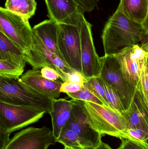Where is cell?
Listing matches in <instances>:
<instances>
[{
    "mask_svg": "<svg viewBox=\"0 0 148 149\" xmlns=\"http://www.w3.org/2000/svg\"><path fill=\"white\" fill-rule=\"evenodd\" d=\"M105 56H114L127 48L148 42L142 24L129 19L119 9L109 17L102 35Z\"/></svg>",
    "mask_w": 148,
    "mask_h": 149,
    "instance_id": "obj_1",
    "label": "cell"
},
{
    "mask_svg": "<svg viewBox=\"0 0 148 149\" xmlns=\"http://www.w3.org/2000/svg\"><path fill=\"white\" fill-rule=\"evenodd\" d=\"M52 99L40 93L18 79L0 78V102L18 106L51 110Z\"/></svg>",
    "mask_w": 148,
    "mask_h": 149,
    "instance_id": "obj_2",
    "label": "cell"
},
{
    "mask_svg": "<svg viewBox=\"0 0 148 149\" xmlns=\"http://www.w3.org/2000/svg\"><path fill=\"white\" fill-rule=\"evenodd\" d=\"M84 102V109L90 121L101 135H108L132 140L127 123L120 113L105 105Z\"/></svg>",
    "mask_w": 148,
    "mask_h": 149,
    "instance_id": "obj_3",
    "label": "cell"
},
{
    "mask_svg": "<svg viewBox=\"0 0 148 149\" xmlns=\"http://www.w3.org/2000/svg\"><path fill=\"white\" fill-rule=\"evenodd\" d=\"M0 32L3 33L23 53L33 45V31L29 19L0 8Z\"/></svg>",
    "mask_w": 148,
    "mask_h": 149,
    "instance_id": "obj_4",
    "label": "cell"
},
{
    "mask_svg": "<svg viewBox=\"0 0 148 149\" xmlns=\"http://www.w3.org/2000/svg\"><path fill=\"white\" fill-rule=\"evenodd\" d=\"M23 56L33 69L39 70L45 67L54 69L58 72L63 82H68L69 75L76 71L47 48L34 31L32 48L23 54Z\"/></svg>",
    "mask_w": 148,
    "mask_h": 149,
    "instance_id": "obj_5",
    "label": "cell"
},
{
    "mask_svg": "<svg viewBox=\"0 0 148 149\" xmlns=\"http://www.w3.org/2000/svg\"><path fill=\"white\" fill-rule=\"evenodd\" d=\"M46 113L40 108L0 102V129L11 134L37 122Z\"/></svg>",
    "mask_w": 148,
    "mask_h": 149,
    "instance_id": "obj_6",
    "label": "cell"
},
{
    "mask_svg": "<svg viewBox=\"0 0 148 149\" xmlns=\"http://www.w3.org/2000/svg\"><path fill=\"white\" fill-rule=\"evenodd\" d=\"M102 67L100 76L117 93L124 110L129 107L137 87L130 84L123 75L114 56L101 57Z\"/></svg>",
    "mask_w": 148,
    "mask_h": 149,
    "instance_id": "obj_7",
    "label": "cell"
},
{
    "mask_svg": "<svg viewBox=\"0 0 148 149\" xmlns=\"http://www.w3.org/2000/svg\"><path fill=\"white\" fill-rule=\"evenodd\" d=\"M81 35L82 73L86 81L100 76L102 67L101 57L96 52L92 35V25L81 12L78 16Z\"/></svg>",
    "mask_w": 148,
    "mask_h": 149,
    "instance_id": "obj_8",
    "label": "cell"
},
{
    "mask_svg": "<svg viewBox=\"0 0 148 149\" xmlns=\"http://www.w3.org/2000/svg\"><path fill=\"white\" fill-rule=\"evenodd\" d=\"M58 46L64 62L73 70L82 73L81 35L77 24L58 23Z\"/></svg>",
    "mask_w": 148,
    "mask_h": 149,
    "instance_id": "obj_9",
    "label": "cell"
},
{
    "mask_svg": "<svg viewBox=\"0 0 148 149\" xmlns=\"http://www.w3.org/2000/svg\"><path fill=\"white\" fill-rule=\"evenodd\" d=\"M127 80L137 87L143 66L148 57V42L127 48L114 55Z\"/></svg>",
    "mask_w": 148,
    "mask_h": 149,
    "instance_id": "obj_10",
    "label": "cell"
},
{
    "mask_svg": "<svg viewBox=\"0 0 148 149\" xmlns=\"http://www.w3.org/2000/svg\"><path fill=\"white\" fill-rule=\"evenodd\" d=\"M56 143L53 131L47 127H31L16 133L4 149H47Z\"/></svg>",
    "mask_w": 148,
    "mask_h": 149,
    "instance_id": "obj_11",
    "label": "cell"
},
{
    "mask_svg": "<svg viewBox=\"0 0 148 149\" xmlns=\"http://www.w3.org/2000/svg\"><path fill=\"white\" fill-rule=\"evenodd\" d=\"M72 100L74 104L71 116L64 127L74 131L87 143L89 149L94 148L101 141L102 135L88 117L84 102Z\"/></svg>",
    "mask_w": 148,
    "mask_h": 149,
    "instance_id": "obj_12",
    "label": "cell"
},
{
    "mask_svg": "<svg viewBox=\"0 0 148 149\" xmlns=\"http://www.w3.org/2000/svg\"><path fill=\"white\" fill-rule=\"evenodd\" d=\"M45 1L49 17L57 23L77 24L79 13L83 12L74 0H45Z\"/></svg>",
    "mask_w": 148,
    "mask_h": 149,
    "instance_id": "obj_13",
    "label": "cell"
},
{
    "mask_svg": "<svg viewBox=\"0 0 148 149\" xmlns=\"http://www.w3.org/2000/svg\"><path fill=\"white\" fill-rule=\"evenodd\" d=\"M20 79L38 93L52 100L58 99L61 95L60 88L63 82L43 78L39 70L33 69L27 71L21 76Z\"/></svg>",
    "mask_w": 148,
    "mask_h": 149,
    "instance_id": "obj_14",
    "label": "cell"
},
{
    "mask_svg": "<svg viewBox=\"0 0 148 149\" xmlns=\"http://www.w3.org/2000/svg\"><path fill=\"white\" fill-rule=\"evenodd\" d=\"M120 113L128 129H137L148 133V108L138 89L129 107Z\"/></svg>",
    "mask_w": 148,
    "mask_h": 149,
    "instance_id": "obj_15",
    "label": "cell"
},
{
    "mask_svg": "<svg viewBox=\"0 0 148 149\" xmlns=\"http://www.w3.org/2000/svg\"><path fill=\"white\" fill-rule=\"evenodd\" d=\"M73 103L72 100L64 99H53L51 110L49 113L51 116L52 131L56 140L59 138L61 132L71 116Z\"/></svg>",
    "mask_w": 148,
    "mask_h": 149,
    "instance_id": "obj_16",
    "label": "cell"
},
{
    "mask_svg": "<svg viewBox=\"0 0 148 149\" xmlns=\"http://www.w3.org/2000/svg\"><path fill=\"white\" fill-rule=\"evenodd\" d=\"M32 29L33 31L42 41L46 47L64 61L58 48V23L50 19L44 20L36 24Z\"/></svg>",
    "mask_w": 148,
    "mask_h": 149,
    "instance_id": "obj_17",
    "label": "cell"
},
{
    "mask_svg": "<svg viewBox=\"0 0 148 149\" xmlns=\"http://www.w3.org/2000/svg\"><path fill=\"white\" fill-rule=\"evenodd\" d=\"M0 60L24 69L27 62L21 51L3 33L0 32Z\"/></svg>",
    "mask_w": 148,
    "mask_h": 149,
    "instance_id": "obj_18",
    "label": "cell"
},
{
    "mask_svg": "<svg viewBox=\"0 0 148 149\" xmlns=\"http://www.w3.org/2000/svg\"><path fill=\"white\" fill-rule=\"evenodd\" d=\"M129 19L142 24L148 13V0H120L118 7Z\"/></svg>",
    "mask_w": 148,
    "mask_h": 149,
    "instance_id": "obj_19",
    "label": "cell"
},
{
    "mask_svg": "<svg viewBox=\"0 0 148 149\" xmlns=\"http://www.w3.org/2000/svg\"><path fill=\"white\" fill-rule=\"evenodd\" d=\"M36 5L35 0H6L4 8L29 20L35 15Z\"/></svg>",
    "mask_w": 148,
    "mask_h": 149,
    "instance_id": "obj_20",
    "label": "cell"
},
{
    "mask_svg": "<svg viewBox=\"0 0 148 149\" xmlns=\"http://www.w3.org/2000/svg\"><path fill=\"white\" fill-rule=\"evenodd\" d=\"M56 143L62 144L64 147H81L89 149L87 143L74 131L64 127L60 136L56 140Z\"/></svg>",
    "mask_w": 148,
    "mask_h": 149,
    "instance_id": "obj_21",
    "label": "cell"
},
{
    "mask_svg": "<svg viewBox=\"0 0 148 149\" xmlns=\"http://www.w3.org/2000/svg\"><path fill=\"white\" fill-rule=\"evenodd\" d=\"M84 85L98 97L105 106L108 107L105 93L104 81L101 76L92 77L87 80L84 82Z\"/></svg>",
    "mask_w": 148,
    "mask_h": 149,
    "instance_id": "obj_22",
    "label": "cell"
},
{
    "mask_svg": "<svg viewBox=\"0 0 148 149\" xmlns=\"http://www.w3.org/2000/svg\"><path fill=\"white\" fill-rule=\"evenodd\" d=\"M23 72L24 69H20L8 62L0 60V78L18 79Z\"/></svg>",
    "mask_w": 148,
    "mask_h": 149,
    "instance_id": "obj_23",
    "label": "cell"
},
{
    "mask_svg": "<svg viewBox=\"0 0 148 149\" xmlns=\"http://www.w3.org/2000/svg\"><path fill=\"white\" fill-rule=\"evenodd\" d=\"M104 86L108 107L120 113L125 111L120 98L114 89L105 81Z\"/></svg>",
    "mask_w": 148,
    "mask_h": 149,
    "instance_id": "obj_24",
    "label": "cell"
},
{
    "mask_svg": "<svg viewBox=\"0 0 148 149\" xmlns=\"http://www.w3.org/2000/svg\"><path fill=\"white\" fill-rule=\"evenodd\" d=\"M67 94L74 100H79L83 101L93 102L100 105H105L98 97H96L92 92H90L84 85L78 92L67 93Z\"/></svg>",
    "mask_w": 148,
    "mask_h": 149,
    "instance_id": "obj_25",
    "label": "cell"
},
{
    "mask_svg": "<svg viewBox=\"0 0 148 149\" xmlns=\"http://www.w3.org/2000/svg\"><path fill=\"white\" fill-rule=\"evenodd\" d=\"M137 89L140 93L148 108V57L142 69Z\"/></svg>",
    "mask_w": 148,
    "mask_h": 149,
    "instance_id": "obj_26",
    "label": "cell"
},
{
    "mask_svg": "<svg viewBox=\"0 0 148 149\" xmlns=\"http://www.w3.org/2000/svg\"><path fill=\"white\" fill-rule=\"evenodd\" d=\"M127 132L132 140L141 143L148 149V133L137 129H128Z\"/></svg>",
    "mask_w": 148,
    "mask_h": 149,
    "instance_id": "obj_27",
    "label": "cell"
},
{
    "mask_svg": "<svg viewBox=\"0 0 148 149\" xmlns=\"http://www.w3.org/2000/svg\"><path fill=\"white\" fill-rule=\"evenodd\" d=\"M121 144L117 149H147L141 143L129 139H121Z\"/></svg>",
    "mask_w": 148,
    "mask_h": 149,
    "instance_id": "obj_28",
    "label": "cell"
},
{
    "mask_svg": "<svg viewBox=\"0 0 148 149\" xmlns=\"http://www.w3.org/2000/svg\"><path fill=\"white\" fill-rule=\"evenodd\" d=\"M84 84L72 83L70 82H63L60 88L61 93H74L80 91Z\"/></svg>",
    "mask_w": 148,
    "mask_h": 149,
    "instance_id": "obj_29",
    "label": "cell"
},
{
    "mask_svg": "<svg viewBox=\"0 0 148 149\" xmlns=\"http://www.w3.org/2000/svg\"><path fill=\"white\" fill-rule=\"evenodd\" d=\"M84 13L94 10L96 4V0H74Z\"/></svg>",
    "mask_w": 148,
    "mask_h": 149,
    "instance_id": "obj_30",
    "label": "cell"
},
{
    "mask_svg": "<svg viewBox=\"0 0 148 149\" xmlns=\"http://www.w3.org/2000/svg\"><path fill=\"white\" fill-rule=\"evenodd\" d=\"M41 72L43 77L50 80L56 81L60 78L58 72L50 67H45L42 68L41 69Z\"/></svg>",
    "mask_w": 148,
    "mask_h": 149,
    "instance_id": "obj_31",
    "label": "cell"
},
{
    "mask_svg": "<svg viewBox=\"0 0 148 149\" xmlns=\"http://www.w3.org/2000/svg\"><path fill=\"white\" fill-rule=\"evenodd\" d=\"M85 81L86 79L83 74L81 72L75 71L69 75L68 82L84 84Z\"/></svg>",
    "mask_w": 148,
    "mask_h": 149,
    "instance_id": "obj_32",
    "label": "cell"
},
{
    "mask_svg": "<svg viewBox=\"0 0 148 149\" xmlns=\"http://www.w3.org/2000/svg\"><path fill=\"white\" fill-rule=\"evenodd\" d=\"M10 134L0 129V149H4L9 141Z\"/></svg>",
    "mask_w": 148,
    "mask_h": 149,
    "instance_id": "obj_33",
    "label": "cell"
},
{
    "mask_svg": "<svg viewBox=\"0 0 148 149\" xmlns=\"http://www.w3.org/2000/svg\"><path fill=\"white\" fill-rule=\"evenodd\" d=\"M92 149H113L108 144L103 142L102 141L100 143V144L94 148Z\"/></svg>",
    "mask_w": 148,
    "mask_h": 149,
    "instance_id": "obj_34",
    "label": "cell"
},
{
    "mask_svg": "<svg viewBox=\"0 0 148 149\" xmlns=\"http://www.w3.org/2000/svg\"><path fill=\"white\" fill-rule=\"evenodd\" d=\"M142 24L145 30L148 33V13L147 18H146V20H145V21H144V22Z\"/></svg>",
    "mask_w": 148,
    "mask_h": 149,
    "instance_id": "obj_35",
    "label": "cell"
},
{
    "mask_svg": "<svg viewBox=\"0 0 148 149\" xmlns=\"http://www.w3.org/2000/svg\"><path fill=\"white\" fill-rule=\"evenodd\" d=\"M64 149H87L85 148H81V147H64Z\"/></svg>",
    "mask_w": 148,
    "mask_h": 149,
    "instance_id": "obj_36",
    "label": "cell"
}]
</instances>
